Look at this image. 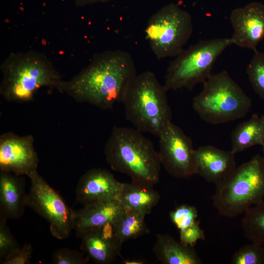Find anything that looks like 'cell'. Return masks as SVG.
Segmentation results:
<instances>
[{
	"mask_svg": "<svg viewBox=\"0 0 264 264\" xmlns=\"http://www.w3.org/2000/svg\"><path fill=\"white\" fill-rule=\"evenodd\" d=\"M132 55L122 50L95 54L90 64L70 80L64 81L62 93L75 101L103 110L123 103L137 75Z\"/></svg>",
	"mask_w": 264,
	"mask_h": 264,
	"instance_id": "cell-1",
	"label": "cell"
},
{
	"mask_svg": "<svg viewBox=\"0 0 264 264\" xmlns=\"http://www.w3.org/2000/svg\"><path fill=\"white\" fill-rule=\"evenodd\" d=\"M104 151L110 168L127 175L132 181L152 186L159 181L161 164L158 152L136 128H114Z\"/></svg>",
	"mask_w": 264,
	"mask_h": 264,
	"instance_id": "cell-2",
	"label": "cell"
},
{
	"mask_svg": "<svg viewBox=\"0 0 264 264\" xmlns=\"http://www.w3.org/2000/svg\"><path fill=\"white\" fill-rule=\"evenodd\" d=\"M0 70V94L7 101L31 102L43 87L62 93L64 81L52 63L41 53H11L1 65Z\"/></svg>",
	"mask_w": 264,
	"mask_h": 264,
	"instance_id": "cell-3",
	"label": "cell"
},
{
	"mask_svg": "<svg viewBox=\"0 0 264 264\" xmlns=\"http://www.w3.org/2000/svg\"><path fill=\"white\" fill-rule=\"evenodd\" d=\"M168 90L154 72L137 74L122 103L126 119L141 132L158 137L172 120Z\"/></svg>",
	"mask_w": 264,
	"mask_h": 264,
	"instance_id": "cell-4",
	"label": "cell"
},
{
	"mask_svg": "<svg viewBox=\"0 0 264 264\" xmlns=\"http://www.w3.org/2000/svg\"><path fill=\"white\" fill-rule=\"evenodd\" d=\"M264 198V160L260 154L236 167L216 184L214 208L221 216L234 218L244 214Z\"/></svg>",
	"mask_w": 264,
	"mask_h": 264,
	"instance_id": "cell-5",
	"label": "cell"
},
{
	"mask_svg": "<svg viewBox=\"0 0 264 264\" xmlns=\"http://www.w3.org/2000/svg\"><path fill=\"white\" fill-rule=\"evenodd\" d=\"M192 106L202 120L216 125L244 117L251 108L252 100L223 70L211 74L203 83L202 90L193 99Z\"/></svg>",
	"mask_w": 264,
	"mask_h": 264,
	"instance_id": "cell-6",
	"label": "cell"
},
{
	"mask_svg": "<svg viewBox=\"0 0 264 264\" xmlns=\"http://www.w3.org/2000/svg\"><path fill=\"white\" fill-rule=\"evenodd\" d=\"M230 38L202 40L183 49L167 67L164 85L168 90H190L203 84L212 74L219 56L230 45Z\"/></svg>",
	"mask_w": 264,
	"mask_h": 264,
	"instance_id": "cell-7",
	"label": "cell"
},
{
	"mask_svg": "<svg viewBox=\"0 0 264 264\" xmlns=\"http://www.w3.org/2000/svg\"><path fill=\"white\" fill-rule=\"evenodd\" d=\"M193 30L190 14L178 5L163 6L148 20L145 35L158 59L176 57L183 49Z\"/></svg>",
	"mask_w": 264,
	"mask_h": 264,
	"instance_id": "cell-8",
	"label": "cell"
},
{
	"mask_svg": "<svg viewBox=\"0 0 264 264\" xmlns=\"http://www.w3.org/2000/svg\"><path fill=\"white\" fill-rule=\"evenodd\" d=\"M27 176L30 186L27 193V207L47 221L53 236L61 240L67 239L73 230L74 210L37 171Z\"/></svg>",
	"mask_w": 264,
	"mask_h": 264,
	"instance_id": "cell-9",
	"label": "cell"
},
{
	"mask_svg": "<svg viewBox=\"0 0 264 264\" xmlns=\"http://www.w3.org/2000/svg\"><path fill=\"white\" fill-rule=\"evenodd\" d=\"M158 137V152L161 166L170 176L186 178L196 174L192 140L179 127L171 121Z\"/></svg>",
	"mask_w": 264,
	"mask_h": 264,
	"instance_id": "cell-10",
	"label": "cell"
},
{
	"mask_svg": "<svg viewBox=\"0 0 264 264\" xmlns=\"http://www.w3.org/2000/svg\"><path fill=\"white\" fill-rule=\"evenodd\" d=\"M31 135L21 136L6 132L0 136V171L28 176L37 171L38 154Z\"/></svg>",
	"mask_w": 264,
	"mask_h": 264,
	"instance_id": "cell-11",
	"label": "cell"
},
{
	"mask_svg": "<svg viewBox=\"0 0 264 264\" xmlns=\"http://www.w3.org/2000/svg\"><path fill=\"white\" fill-rule=\"evenodd\" d=\"M230 21L234 30L230 38L232 44L257 50L258 44L264 39V5L252 2L235 8Z\"/></svg>",
	"mask_w": 264,
	"mask_h": 264,
	"instance_id": "cell-12",
	"label": "cell"
},
{
	"mask_svg": "<svg viewBox=\"0 0 264 264\" xmlns=\"http://www.w3.org/2000/svg\"><path fill=\"white\" fill-rule=\"evenodd\" d=\"M123 184L106 169H91L80 178L76 188V199L80 204L86 205L118 199Z\"/></svg>",
	"mask_w": 264,
	"mask_h": 264,
	"instance_id": "cell-13",
	"label": "cell"
},
{
	"mask_svg": "<svg viewBox=\"0 0 264 264\" xmlns=\"http://www.w3.org/2000/svg\"><path fill=\"white\" fill-rule=\"evenodd\" d=\"M235 154L231 151L220 150L211 145L194 150L196 174L207 181L217 184L236 169Z\"/></svg>",
	"mask_w": 264,
	"mask_h": 264,
	"instance_id": "cell-14",
	"label": "cell"
},
{
	"mask_svg": "<svg viewBox=\"0 0 264 264\" xmlns=\"http://www.w3.org/2000/svg\"><path fill=\"white\" fill-rule=\"evenodd\" d=\"M81 248L95 263L109 264L119 256L122 244L115 238L112 223L85 231L79 235Z\"/></svg>",
	"mask_w": 264,
	"mask_h": 264,
	"instance_id": "cell-15",
	"label": "cell"
},
{
	"mask_svg": "<svg viewBox=\"0 0 264 264\" xmlns=\"http://www.w3.org/2000/svg\"><path fill=\"white\" fill-rule=\"evenodd\" d=\"M125 210L118 199H112L83 205L74 210L73 230L77 235L112 222Z\"/></svg>",
	"mask_w": 264,
	"mask_h": 264,
	"instance_id": "cell-16",
	"label": "cell"
},
{
	"mask_svg": "<svg viewBox=\"0 0 264 264\" xmlns=\"http://www.w3.org/2000/svg\"><path fill=\"white\" fill-rule=\"evenodd\" d=\"M27 193L23 176L0 171V217L18 220L24 214Z\"/></svg>",
	"mask_w": 264,
	"mask_h": 264,
	"instance_id": "cell-17",
	"label": "cell"
},
{
	"mask_svg": "<svg viewBox=\"0 0 264 264\" xmlns=\"http://www.w3.org/2000/svg\"><path fill=\"white\" fill-rule=\"evenodd\" d=\"M156 259L164 264H201L193 246L178 242L167 234H157L153 247Z\"/></svg>",
	"mask_w": 264,
	"mask_h": 264,
	"instance_id": "cell-18",
	"label": "cell"
},
{
	"mask_svg": "<svg viewBox=\"0 0 264 264\" xmlns=\"http://www.w3.org/2000/svg\"><path fill=\"white\" fill-rule=\"evenodd\" d=\"M153 187L132 181L124 183L118 199L125 209L147 215L151 213L160 199L159 193Z\"/></svg>",
	"mask_w": 264,
	"mask_h": 264,
	"instance_id": "cell-19",
	"label": "cell"
},
{
	"mask_svg": "<svg viewBox=\"0 0 264 264\" xmlns=\"http://www.w3.org/2000/svg\"><path fill=\"white\" fill-rule=\"evenodd\" d=\"M232 148L234 154L252 146L263 145L264 115L254 114L248 120L239 123L231 133Z\"/></svg>",
	"mask_w": 264,
	"mask_h": 264,
	"instance_id": "cell-20",
	"label": "cell"
},
{
	"mask_svg": "<svg viewBox=\"0 0 264 264\" xmlns=\"http://www.w3.org/2000/svg\"><path fill=\"white\" fill-rule=\"evenodd\" d=\"M145 215L131 210L125 209L112 222L114 234L122 243L136 239L150 233L145 221Z\"/></svg>",
	"mask_w": 264,
	"mask_h": 264,
	"instance_id": "cell-21",
	"label": "cell"
},
{
	"mask_svg": "<svg viewBox=\"0 0 264 264\" xmlns=\"http://www.w3.org/2000/svg\"><path fill=\"white\" fill-rule=\"evenodd\" d=\"M243 214L241 223L245 237L251 242L264 244V200Z\"/></svg>",
	"mask_w": 264,
	"mask_h": 264,
	"instance_id": "cell-22",
	"label": "cell"
},
{
	"mask_svg": "<svg viewBox=\"0 0 264 264\" xmlns=\"http://www.w3.org/2000/svg\"><path fill=\"white\" fill-rule=\"evenodd\" d=\"M246 71L253 90L264 101V52L254 51Z\"/></svg>",
	"mask_w": 264,
	"mask_h": 264,
	"instance_id": "cell-23",
	"label": "cell"
},
{
	"mask_svg": "<svg viewBox=\"0 0 264 264\" xmlns=\"http://www.w3.org/2000/svg\"><path fill=\"white\" fill-rule=\"evenodd\" d=\"M232 264H264V248L263 244L251 242L241 246L233 255Z\"/></svg>",
	"mask_w": 264,
	"mask_h": 264,
	"instance_id": "cell-24",
	"label": "cell"
},
{
	"mask_svg": "<svg viewBox=\"0 0 264 264\" xmlns=\"http://www.w3.org/2000/svg\"><path fill=\"white\" fill-rule=\"evenodd\" d=\"M198 211L195 207L182 204L170 213L172 222L179 230L185 229L197 223Z\"/></svg>",
	"mask_w": 264,
	"mask_h": 264,
	"instance_id": "cell-25",
	"label": "cell"
},
{
	"mask_svg": "<svg viewBox=\"0 0 264 264\" xmlns=\"http://www.w3.org/2000/svg\"><path fill=\"white\" fill-rule=\"evenodd\" d=\"M7 219L0 217V263L21 247L6 224Z\"/></svg>",
	"mask_w": 264,
	"mask_h": 264,
	"instance_id": "cell-26",
	"label": "cell"
},
{
	"mask_svg": "<svg viewBox=\"0 0 264 264\" xmlns=\"http://www.w3.org/2000/svg\"><path fill=\"white\" fill-rule=\"evenodd\" d=\"M89 258L84 253L68 248L56 250L53 253L51 262L54 264H86Z\"/></svg>",
	"mask_w": 264,
	"mask_h": 264,
	"instance_id": "cell-27",
	"label": "cell"
},
{
	"mask_svg": "<svg viewBox=\"0 0 264 264\" xmlns=\"http://www.w3.org/2000/svg\"><path fill=\"white\" fill-rule=\"evenodd\" d=\"M32 252V246L30 244H25L7 256L2 262V264H29Z\"/></svg>",
	"mask_w": 264,
	"mask_h": 264,
	"instance_id": "cell-28",
	"label": "cell"
},
{
	"mask_svg": "<svg viewBox=\"0 0 264 264\" xmlns=\"http://www.w3.org/2000/svg\"><path fill=\"white\" fill-rule=\"evenodd\" d=\"M180 241L187 245L194 246L197 242L205 239L203 230L199 225V222L179 231Z\"/></svg>",
	"mask_w": 264,
	"mask_h": 264,
	"instance_id": "cell-29",
	"label": "cell"
},
{
	"mask_svg": "<svg viewBox=\"0 0 264 264\" xmlns=\"http://www.w3.org/2000/svg\"><path fill=\"white\" fill-rule=\"evenodd\" d=\"M125 264H143L144 262L139 260H126L123 261Z\"/></svg>",
	"mask_w": 264,
	"mask_h": 264,
	"instance_id": "cell-30",
	"label": "cell"
},
{
	"mask_svg": "<svg viewBox=\"0 0 264 264\" xmlns=\"http://www.w3.org/2000/svg\"><path fill=\"white\" fill-rule=\"evenodd\" d=\"M79 2L83 4H88L98 1H106L109 0H77Z\"/></svg>",
	"mask_w": 264,
	"mask_h": 264,
	"instance_id": "cell-31",
	"label": "cell"
},
{
	"mask_svg": "<svg viewBox=\"0 0 264 264\" xmlns=\"http://www.w3.org/2000/svg\"><path fill=\"white\" fill-rule=\"evenodd\" d=\"M262 146H263V153H264V156L263 157V158H264V143H263V145H262Z\"/></svg>",
	"mask_w": 264,
	"mask_h": 264,
	"instance_id": "cell-32",
	"label": "cell"
}]
</instances>
